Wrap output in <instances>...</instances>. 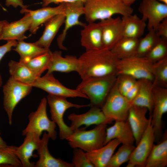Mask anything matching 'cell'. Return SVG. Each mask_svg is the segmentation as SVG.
I'll return each instance as SVG.
<instances>
[{
	"label": "cell",
	"instance_id": "cell-16",
	"mask_svg": "<svg viewBox=\"0 0 167 167\" xmlns=\"http://www.w3.org/2000/svg\"><path fill=\"white\" fill-rule=\"evenodd\" d=\"M101 26L104 48L111 50L123 37L121 18L110 17L99 22Z\"/></svg>",
	"mask_w": 167,
	"mask_h": 167
},
{
	"label": "cell",
	"instance_id": "cell-42",
	"mask_svg": "<svg viewBox=\"0 0 167 167\" xmlns=\"http://www.w3.org/2000/svg\"><path fill=\"white\" fill-rule=\"evenodd\" d=\"M156 31L159 37L167 39V18L159 24Z\"/></svg>",
	"mask_w": 167,
	"mask_h": 167
},
{
	"label": "cell",
	"instance_id": "cell-2",
	"mask_svg": "<svg viewBox=\"0 0 167 167\" xmlns=\"http://www.w3.org/2000/svg\"><path fill=\"white\" fill-rule=\"evenodd\" d=\"M133 9L122 0H87L84 2L85 19L88 23L106 19L116 14H132Z\"/></svg>",
	"mask_w": 167,
	"mask_h": 167
},
{
	"label": "cell",
	"instance_id": "cell-9",
	"mask_svg": "<svg viewBox=\"0 0 167 167\" xmlns=\"http://www.w3.org/2000/svg\"><path fill=\"white\" fill-rule=\"evenodd\" d=\"M131 106V103L118 90L116 81L101 109L108 118L115 121H126Z\"/></svg>",
	"mask_w": 167,
	"mask_h": 167
},
{
	"label": "cell",
	"instance_id": "cell-38",
	"mask_svg": "<svg viewBox=\"0 0 167 167\" xmlns=\"http://www.w3.org/2000/svg\"><path fill=\"white\" fill-rule=\"evenodd\" d=\"M13 146L0 148V165L11 167H22L21 163L13 152Z\"/></svg>",
	"mask_w": 167,
	"mask_h": 167
},
{
	"label": "cell",
	"instance_id": "cell-10",
	"mask_svg": "<svg viewBox=\"0 0 167 167\" xmlns=\"http://www.w3.org/2000/svg\"><path fill=\"white\" fill-rule=\"evenodd\" d=\"M151 119L140 141L132 152L126 167H145L155 140Z\"/></svg>",
	"mask_w": 167,
	"mask_h": 167
},
{
	"label": "cell",
	"instance_id": "cell-20",
	"mask_svg": "<svg viewBox=\"0 0 167 167\" xmlns=\"http://www.w3.org/2000/svg\"><path fill=\"white\" fill-rule=\"evenodd\" d=\"M83 27L80 32V42L86 51L103 48L102 29L100 22L88 23Z\"/></svg>",
	"mask_w": 167,
	"mask_h": 167
},
{
	"label": "cell",
	"instance_id": "cell-29",
	"mask_svg": "<svg viewBox=\"0 0 167 167\" xmlns=\"http://www.w3.org/2000/svg\"><path fill=\"white\" fill-rule=\"evenodd\" d=\"M123 29V37L139 39L144 34L146 21L136 15L130 14L121 18Z\"/></svg>",
	"mask_w": 167,
	"mask_h": 167
},
{
	"label": "cell",
	"instance_id": "cell-19",
	"mask_svg": "<svg viewBox=\"0 0 167 167\" xmlns=\"http://www.w3.org/2000/svg\"><path fill=\"white\" fill-rule=\"evenodd\" d=\"M64 11L65 3H63L56 7L47 6L35 10L27 8H21L20 12L22 14L27 12L30 15L32 22L29 30L34 34L36 33L40 25L56 15L64 13Z\"/></svg>",
	"mask_w": 167,
	"mask_h": 167
},
{
	"label": "cell",
	"instance_id": "cell-32",
	"mask_svg": "<svg viewBox=\"0 0 167 167\" xmlns=\"http://www.w3.org/2000/svg\"><path fill=\"white\" fill-rule=\"evenodd\" d=\"M13 50L19 54V61L26 62L47 52L49 50L41 47L34 43H30L24 41H18L17 45Z\"/></svg>",
	"mask_w": 167,
	"mask_h": 167
},
{
	"label": "cell",
	"instance_id": "cell-11",
	"mask_svg": "<svg viewBox=\"0 0 167 167\" xmlns=\"http://www.w3.org/2000/svg\"><path fill=\"white\" fill-rule=\"evenodd\" d=\"M31 86L41 89L49 94L66 98L79 97L88 99L77 89H70L64 86L54 77L53 73H47L44 76L38 78Z\"/></svg>",
	"mask_w": 167,
	"mask_h": 167
},
{
	"label": "cell",
	"instance_id": "cell-48",
	"mask_svg": "<svg viewBox=\"0 0 167 167\" xmlns=\"http://www.w3.org/2000/svg\"><path fill=\"white\" fill-rule=\"evenodd\" d=\"M124 2L126 5L131 6L136 0H122Z\"/></svg>",
	"mask_w": 167,
	"mask_h": 167
},
{
	"label": "cell",
	"instance_id": "cell-1",
	"mask_svg": "<svg viewBox=\"0 0 167 167\" xmlns=\"http://www.w3.org/2000/svg\"><path fill=\"white\" fill-rule=\"evenodd\" d=\"M77 72L82 79L91 77L117 75L119 59L108 49L104 48L86 51L78 58Z\"/></svg>",
	"mask_w": 167,
	"mask_h": 167
},
{
	"label": "cell",
	"instance_id": "cell-3",
	"mask_svg": "<svg viewBox=\"0 0 167 167\" xmlns=\"http://www.w3.org/2000/svg\"><path fill=\"white\" fill-rule=\"evenodd\" d=\"M116 79L117 75L89 78L82 79L76 89L90 100L91 107L101 108Z\"/></svg>",
	"mask_w": 167,
	"mask_h": 167
},
{
	"label": "cell",
	"instance_id": "cell-22",
	"mask_svg": "<svg viewBox=\"0 0 167 167\" xmlns=\"http://www.w3.org/2000/svg\"><path fill=\"white\" fill-rule=\"evenodd\" d=\"M50 139L48 134L45 131L36 150L39 158L35 163L34 167H74L72 163L55 158L51 155L48 148Z\"/></svg>",
	"mask_w": 167,
	"mask_h": 167
},
{
	"label": "cell",
	"instance_id": "cell-7",
	"mask_svg": "<svg viewBox=\"0 0 167 167\" xmlns=\"http://www.w3.org/2000/svg\"><path fill=\"white\" fill-rule=\"evenodd\" d=\"M153 63L145 57L135 56L120 59L117 64V75H126L137 80L147 79L152 82Z\"/></svg>",
	"mask_w": 167,
	"mask_h": 167
},
{
	"label": "cell",
	"instance_id": "cell-13",
	"mask_svg": "<svg viewBox=\"0 0 167 167\" xmlns=\"http://www.w3.org/2000/svg\"><path fill=\"white\" fill-rule=\"evenodd\" d=\"M64 13V27L62 33L57 38V41L59 48L66 50L67 49L64 46L63 43L69 30L75 26L84 27L86 24L79 19L80 16L84 14V2L78 1L65 3Z\"/></svg>",
	"mask_w": 167,
	"mask_h": 167
},
{
	"label": "cell",
	"instance_id": "cell-4",
	"mask_svg": "<svg viewBox=\"0 0 167 167\" xmlns=\"http://www.w3.org/2000/svg\"><path fill=\"white\" fill-rule=\"evenodd\" d=\"M107 124L102 123L89 130L79 129L66 139L73 148H80L88 152L105 145Z\"/></svg>",
	"mask_w": 167,
	"mask_h": 167
},
{
	"label": "cell",
	"instance_id": "cell-26",
	"mask_svg": "<svg viewBox=\"0 0 167 167\" xmlns=\"http://www.w3.org/2000/svg\"><path fill=\"white\" fill-rule=\"evenodd\" d=\"M65 13L56 15L45 23V28L39 39L34 43L41 47L49 49L51 44L59 29L64 23Z\"/></svg>",
	"mask_w": 167,
	"mask_h": 167
},
{
	"label": "cell",
	"instance_id": "cell-40",
	"mask_svg": "<svg viewBox=\"0 0 167 167\" xmlns=\"http://www.w3.org/2000/svg\"><path fill=\"white\" fill-rule=\"evenodd\" d=\"M74 149L72 163L74 167H94L88 158L86 152L80 148Z\"/></svg>",
	"mask_w": 167,
	"mask_h": 167
},
{
	"label": "cell",
	"instance_id": "cell-15",
	"mask_svg": "<svg viewBox=\"0 0 167 167\" xmlns=\"http://www.w3.org/2000/svg\"><path fill=\"white\" fill-rule=\"evenodd\" d=\"M68 118L71 122L70 127L74 132L84 125L86 127L92 125L102 123L110 124L113 121L107 118L100 108L92 106L86 112L80 114L73 113L70 114Z\"/></svg>",
	"mask_w": 167,
	"mask_h": 167
},
{
	"label": "cell",
	"instance_id": "cell-33",
	"mask_svg": "<svg viewBox=\"0 0 167 167\" xmlns=\"http://www.w3.org/2000/svg\"><path fill=\"white\" fill-rule=\"evenodd\" d=\"M152 74L153 86L167 88V57L153 63Z\"/></svg>",
	"mask_w": 167,
	"mask_h": 167
},
{
	"label": "cell",
	"instance_id": "cell-17",
	"mask_svg": "<svg viewBox=\"0 0 167 167\" xmlns=\"http://www.w3.org/2000/svg\"><path fill=\"white\" fill-rule=\"evenodd\" d=\"M23 143L19 147L14 146L13 152L20 161L22 167H34L35 163L30 159L33 156V152L37 150L41 139V136L34 132L26 133Z\"/></svg>",
	"mask_w": 167,
	"mask_h": 167
},
{
	"label": "cell",
	"instance_id": "cell-37",
	"mask_svg": "<svg viewBox=\"0 0 167 167\" xmlns=\"http://www.w3.org/2000/svg\"><path fill=\"white\" fill-rule=\"evenodd\" d=\"M153 63L167 57V39L160 37L145 56Z\"/></svg>",
	"mask_w": 167,
	"mask_h": 167
},
{
	"label": "cell",
	"instance_id": "cell-25",
	"mask_svg": "<svg viewBox=\"0 0 167 167\" xmlns=\"http://www.w3.org/2000/svg\"><path fill=\"white\" fill-rule=\"evenodd\" d=\"M120 143L118 139H114L101 147L86 153L94 167H107L114 151Z\"/></svg>",
	"mask_w": 167,
	"mask_h": 167
},
{
	"label": "cell",
	"instance_id": "cell-50",
	"mask_svg": "<svg viewBox=\"0 0 167 167\" xmlns=\"http://www.w3.org/2000/svg\"><path fill=\"white\" fill-rule=\"evenodd\" d=\"M2 79L1 75L0 74V87L2 86Z\"/></svg>",
	"mask_w": 167,
	"mask_h": 167
},
{
	"label": "cell",
	"instance_id": "cell-41",
	"mask_svg": "<svg viewBox=\"0 0 167 167\" xmlns=\"http://www.w3.org/2000/svg\"><path fill=\"white\" fill-rule=\"evenodd\" d=\"M5 44L0 46V61L7 52H10L13 47H15L18 43V41L15 40L7 41Z\"/></svg>",
	"mask_w": 167,
	"mask_h": 167
},
{
	"label": "cell",
	"instance_id": "cell-45",
	"mask_svg": "<svg viewBox=\"0 0 167 167\" xmlns=\"http://www.w3.org/2000/svg\"><path fill=\"white\" fill-rule=\"evenodd\" d=\"M5 5L7 7L11 6L15 8L19 6L21 8H27V6L24 5L23 0H6Z\"/></svg>",
	"mask_w": 167,
	"mask_h": 167
},
{
	"label": "cell",
	"instance_id": "cell-39",
	"mask_svg": "<svg viewBox=\"0 0 167 167\" xmlns=\"http://www.w3.org/2000/svg\"><path fill=\"white\" fill-rule=\"evenodd\" d=\"M137 81L135 78L129 75L119 74L117 76L116 83L118 90L125 96Z\"/></svg>",
	"mask_w": 167,
	"mask_h": 167
},
{
	"label": "cell",
	"instance_id": "cell-21",
	"mask_svg": "<svg viewBox=\"0 0 167 167\" xmlns=\"http://www.w3.org/2000/svg\"><path fill=\"white\" fill-rule=\"evenodd\" d=\"M24 16L19 20L7 24L0 35V40H15L18 41H24L27 37L25 32L29 30L32 22L30 15L24 12Z\"/></svg>",
	"mask_w": 167,
	"mask_h": 167
},
{
	"label": "cell",
	"instance_id": "cell-47",
	"mask_svg": "<svg viewBox=\"0 0 167 167\" xmlns=\"http://www.w3.org/2000/svg\"><path fill=\"white\" fill-rule=\"evenodd\" d=\"M1 131L0 130V148H4L7 147L8 145L6 142L3 140L1 136Z\"/></svg>",
	"mask_w": 167,
	"mask_h": 167
},
{
	"label": "cell",
	"instance_id": "cell-6",
	"mask_svg": "<svg viewBox=\"0 0 167 167\" xmlns=\"http://www.w3.org/2000/svg\"><path fill=\"white\" fill-rule=\"evenodd\" d=\"M47 99H41L36 110L31 113L28 116V122L22 131V135L25 136L28 132H34L41 136L43 131L47 132L50 139H56L57 132L56 124L48 117L47 113Z\"/></svg>",
	"mask_w": 167,
	"mask_h": 167
},
{
	"label": "cell",
	"instance_id": "cell-8",
	"mask_svg": "<svg viewBox=\"0 0 167 167\" xmlns=\"http://www.w3.org/2000/svg\"><path fill=\"white\" fill-rule=\"evenodd\" d=\"M32 88L31 85L17 81L11 76L3 86V107L9 125L12 124L15 107L21 100L30 93Z\"/></svg>",
	"mask_w": 167,
	"mask_h": 167
},
{
	"label": "cell",
	"instance_id": "cell-36",
	"mask_svg": "<svg viewBox=\"0 0 167 167\" xmlns=\"http://www.w3.org/2000/svg\"><path fill=\"white\" fill-rule=\"evenodd\" d=\"M135 148L133 145L122 144L117 152L113 154L107 167H119L128 161Z\"/></svg>",
	"mask_w": 167,
	"mask_h": 167
},
{
	"label": "cell",
	"instance_id": "cell-31",
	"mask_svg": "<svg viewBox=\"0 0 167 167\" xmlns=\"http://www.w3.org/2000/svg\"><path fill=\"white\" fill-rule=\"evenodd\" d=\"M139 39L123 37L111 50L119 59L136 55Z\"/></svg>",
	"mask_w": 167,
	"mask_h": 167
},
{
	"label": "cell",
	"instance_id": "cell-28",
	"mask_svg": "<svg viewBox=\"0 0 167 167\" xmlns=\"http://www.w3.org/2000/svg\"><path fill=\"white\" fill-rule=\"evenodd\" d=\"M8 66L10 76L21 83L31 85L39 77L23 62L11 60Z\"/></svg>",
	"mask_w": 167,
	"mask_h": 167
},
{
	"label": "cell",
	"instance_id": "cell-34",
	"mask_svg": "<svg viewBox=\"0 0 167 167\" xmlns=\"http://www.w3.org/2000/svg\"><path fill=\"white\" fill-rule=\"evenodd\" d=\"M52 53L49 49L46 53L24 63L40 77L44 71L48 69Z\"/></svg>",
	"mask_w": 167,
	"mask_h": 167
},
{
	"label": "cell",
	"instance_id": "cell-49",
	"mask_svg": "<svg viewBox=\"0 0 167 167\" xmlns=\"http://www.w3.org/2000/svg\"><path fill=\"white\" fill-rule=\"evenodd\" d=\"M158 1L167 5V0H157Z\"/></svg>",
	"mask_w": 167,
	"mask_h": 167
},
{
	"label": "cell",
	"instance_id": "cell-35",
	"mask_svg": "<svg viewBox=\"0 0 167 167\" xmlns=\"http://www.w3.org/2000/svg\"><path fill=\"white\" fill-rule=\"evenodd\" d=\"M160 37L157 35L156 30L154 29L149 30L146 35L141 39H139L136 56L145 57Z\"/></svg>",
	"mask_w": 167,
	"mask_h": 167
},
{
	"label": "cell",
	"instance_id": "cell-30",
	"mask_svg": "<svg viewBox=\"0 0 167 167\" xmlns=\"http://www.w3.org/2000/svg\"><path fill=\"white\" fill-rule=\"evenodd\" d=\"M167 166V138L153 145L147 159L145 167H165Z\"/></svg>",
	"mask_w": 167,
	"mask_h": 167
},
{
	"label": "cell",
	"instance_id": "cell-14",
	"mask_svg": "<svg viewBox=\"0 0 167 167\" xmlns=\"http://www.w3.org/2000/svg\"><path fill=\"white\" fill-rule=\"evenodd\" d=\"M153 105L151 124L155 139L160 138L162 132V117L167 112V88L153 86Z\"/></svg>",
	"mask_w": 167,
	"mask_h": 167
},
{
	"label": "cell",
	"instance_id": "cell-23",
	"mask_svg": "<svg viewBox=\"0 0 167 167\" xmlns=\"http://www.w3.org/2000/svg\"><path fill=\"white\" fill-rule=\"evenodd\" d=\"M114 139H118L122 144L133 145L135 139L127 120L126 121H116L113 125L107 128L105 145Z\"/></svg>",
	"mask_w": 167,
	"mask_h": 167
},
{
	"label": "cell",
	"instance_id": "cell-18",
	"mask_svg": "<svg viewBox=\"0 0 167 167\" xmlns=\"http://www.w3.org/2000/svg\"><path fill=\"white\" fill-rule=\"evenodd\" d=\"M148 109L144 107L131 105L127 119L132 131L136 145L147 128L151 119L146 116Z\"/></svg>",
	"mask_w": 167,
	"mask_h": 167
},
{
	"label": "cell",
	"instance_id": "cell-27",
	"mask_svg": "<svg viewBox=\"0 0 167 167\" xmlns=\"http://www.w3.org/2000/svg\"><path fill=\"white\" fill-rule=\"evenodd\" d=\"M139 88L137 94L131 102V105L147 108L151 116L153 105V85L152 81L147 79L138 80Z\"/></svg>",
	"mask_w": 167,
	"mask_h": 167
},
{
	"label": "cell",
	"instance_id": "cell-12",
	"mask_svg": "<svg viewBox=\"0 0 167 167\" xmlns=\"http://www.w3.org/2000/svg\"><path fill=\"white\" fill-rule=\"evenodd\" d=\"M138 10L142 19L147 21L148 30H156L159 24L167 18V5L157 0H142Z\"/></svg>",
	"mask_w": 167,
	"mask_h": 167
},
{
	"label": "cell",
	"instance_id": "cell-43",
	"mask_svg": "<svg viewBox=\"0 0 167 167\" xmlns=\"http://www.w3.org/2000/svg\"><path fill=\"white\" fill-rule=\"evenodd\" d=\"M139 88V83L138 80L136 84L127 92L125 96L127 100L130 102L131 104V102L136 96Z\"/></svg>",
	"mask_w": 167,
	"mask_h": 167
},
{
	"label": "cell",
	"instance_id": "cell-24",
	"mask_svg": "<svg viewBox=\"0 0 167 167\" xmlns=\"http://www.w3.org/2000/svg\"><path fill=\"white\" fill-rule=\"evenodd\" d=\"M79 65V59L76 56L67 55L63 57L61 51H55L52 53L51 59L47 73L77 72Z\"/></svg>",
	"mask_w": 167,
	"mask_h": 167
},
{
	"label": "cell",
	"instance_id": "cell-44",
	"mask_svg": "<svg viewBox=\"0 0 167 167\" xmlns=\"http://www.w3.org/2000/svg\"><path fill=\"white\" fill-rule=\"evenodd\" d=\"M87 0H42V6L43 7L48 6L50 4L54 3L56 4L67 3L81 1L85 2Z\"/></svg>",
	"mask_w": 167,
	"mask_h": 167
},
{
	"label": "cell",
	"instance_id": "cell-46",
	"mask_svg": "<svg viewBox=\"0 0 167 167\" xmlns=\"http://www.w3.org/2000/svg\"><path fill=\"white\" fill-rule=\"evenodd\" d=\"M9 22L6 20H0V35L4 26Z\"/></svg>",
	"mask_w": 167,
	"mask_h": 167
},
{
	"label": "cell",
	"instance_id": "cell-5",
	"mask_svg": "<svg viewBox=\"0 0 167 167\" xmlns=\"http://www.w3.org/2000/svg\"><path fill=\"white\" fill-rule=\"evenodd\" d=\"M47 100L50 108L51 118L57 124L59 130V136L61 140L66 139L73 131L67 125L64 120L65 112L69 108L76 109L91 107L90 104L79 105L71 102L64 97L48 94Z\"/></svg>",
	"mask_w": 167,
	"mask_h": 167
}]
</instances>
